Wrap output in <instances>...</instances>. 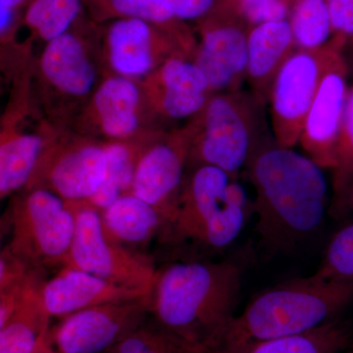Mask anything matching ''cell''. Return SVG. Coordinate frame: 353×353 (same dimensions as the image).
I'll return each instance as SVG.
<instances>
[{"label":"cell","instance_id":"obj_13","mask_svg":"<svg viewBox=\"0 0 353 353\" xmlns=\"http://www.w3.org/2000/svg\"><path fill=\"white\" fill-rule=\"evenodd\" d=\"M190 148V134L185 132L146 150L137 165L131 194L152 204L167 218L185 180Z\"/></svg>","mask_w":353,"mask_h":353},{"label":"cell","instance_id":"obj_28","mask_svg":"<svg viewBox=\"0 0 353 353\" xmlns=\"http://www.w3.org/2000/svg\"><path fill=\"white\" fill-rule=\"evenodd\" d=\"M106 353H199L148 316L141 326Z\"/></svg>","mask_w":353,"mask_h":353},{"label":"cell","instance_id":"obj_39","mask_svg":"<svg viewBox=\"0 0 353 353\" xmlns=\"http://www.w3.org/2000/svg\"><path fill=\"white\" fill-rule=\"evenodd\" d=\"M352 46V48H353V44H352V46Z\"/></svg>","mask_w":353,"mask_h":353},{"label":"cell","instance_id":"obj_11","mask_svg":"<svg viewBox=\"0 0 353 353\" xmlns=\"http://www.w3.org/2000/svg\"><path fill=\"white\" fill-rule=\"evenodd\" d=\"M327 46L328 55L321 82L304 122L299 143L306 157L320 168L333 170L350 90V65L345 51L330 41Z\"/></svg>","mask_w":353,"mask_h":353},{"label":"cell","instance_id":"obj_29","mask_svg":"<svg viewBox=\"0 0 353 353\" xmlns=\"http://www.w3.org/2000/svg\"><path fill=\"white\" fill-rule=\"evenodd\" d=\"M315 274L327 280L353 282V219L330 239Z\"/></svg>","mask_w":353,"mask_h":353},{"label":"cell","instance_id":"obj_10","mask_svg":"<svg viewBox=\"0 0 353 353\" xmlns=\"http://www.w3.org/2000/svg\"><path fill=\"white\" fill-rule=\"evenodd\" d=\"M327 55V43L319 50L296 48L278 72L268 102L273 137L279 145L292 148L299 143L321 82Z\"/></svg>","mask_w":353,"mask_h":353},{"label":"cell","instance_id":"obj_17","mask_svg":"<svg viewBox=\"0 0 353 353\" xmlns=\"http://www.w3.org/2000/svg\"><path fill=\"white\" fill-rule=\"evenodd\" d=\"M46 274L34 269L12 314L0 327V353H32L48 336L51 315L43 296Z\"/></svg>","mask_w":353,"mask_h":353},{"label":"cell","instance_id":"obj_33","mask_svg":"<svg viewBox=\"0 0 353 353\" xmlns=\"http://www.w3.org/2000/svg\"><path fill=\"white\" fill-rule=\"evenodd\" d=\"M32 269L4 246L0 253V290L22 282Z\"/></svg>","mask_w":353,"mask_h":353},{"label":"cell","instance_id":"obj_16","mask_svg":"<svg viewBox=\"0 0 353 353\" xmlns=\"http://www.w3.org/2000/svg\"><path fill=\"white\" fill-rule=\"evenodd\" d=\"M174 43L175 39L159 28L132 18H119L108 30L111 64L124 76L145 75L154 63L153 51Z\"/></svg>","mask_w":353,"mask_h":353},{"label":"cell","instance_id":"obj_12","mask_svg":"<svg viewBox=\"0 0 353 353\" xmlns=\"http://www.w3.org/2000/svg\"><path fill=\"white\" fill-rule=\"evenodd\" d=\"M105 148L77 145L41 155L26 187L43 188L69 202L88 201L106 175Z\"/></svg>","mask_w":353,"mask_h":353},{"label":"cell","instance_id":"obj_24","mask_svg":"<svg viewBox=\"0 0 353 353\" xmlns=\"http://www.w3.org/2000/svg\"><path fill=\"white\" fill-rule=\"evenodd\" d=\"M43 148V139L37 134H20L2 141L0 146L1 199L28 185L41 159Z\"/></svg>","mask_w":353,"mask_h":353},{"label":"cell","instance_id":"obj_9","mask_svg":"<svg viewBox=\"0 0 353 353\" xmlns=\"http://www.w3.org/2000/svg\"><path fill=\"white\" fill-rule=\"evenodd\" d=\"M150 315V294L104 303L60 318L46 340L58 353H106Z\"/></svg>","mask_w":353,"mask_h":353},{"label":"cell","instance_id":"obj_36","mask_svg":"<svg viewBox=\"0 0 353 353\" xmlns=\"http://www.w3.org/2000/svg\"><path fill=\"white\" fill-rule=\"evenodd\" d=\"M1 9V34H6L11 27H12L16 17V9L8 8V7L0 6Z\"/></svg>","mask_w":353,"mask_h":353},{"label":"cell","instance_id":"obj_4","mask_svg":"<svg viewBox=\"0 0 353 353\" xmlns=\"http://www.w3.org/2000/svg\"><path fill=\"white\" fill-rule=\"evenodd\" d=\"M214 166H194L183 180L158 241L194 246L202 252L226 250L254 214V205L238 181Z\"/></svg>","mask_w":353,"mask_h":353},{"label":"cell","instance_id":"obj_20","mask_svg":"<svg viewBox=\"0 0 353 353\" xmlns=\"http://www.w3.org/2000/svg\"><path fill=\"white\" fill-rule=\"evenodd\" d=\"M69 30L48 41L41 57V70L46 79L64 94L83 95L92 90L95 72L82 39Z\"/></svg>","mask_w":353,"mask_h":353},{"label":"cell","instance_id":"obj_14","mask_svg":"<svg viewBox=\"0 0 353 353\" xmlns=\"http://www.w3.org/2000/svg\"><path fill=\"white\" fill-rule=\"evenodd\" d=\"M43 296L51 317L63 318L101 304L146 296L79 269L63 267L46 280Z\"/></svg>","mask_w":353,"mask_h":353},{"label":"cell","instance_id":"obj_2","mask_svg":"<svg viewBox=\"0 0 353 353\" xmlns=\"http://www.w3.org/2000/svg\"><path fill=\"white\" fill-rule=\"evenodd\" d=\"M231 261L185 260L158 267L150 316L199 353H220L243 284Z\"/></svg>","mask_w":353,"mask_h":353},{"label":"cell","instance_id":"obj_22","mask_svg":"<svg viewBox=\"0 0 353 353\" xmlns=\"http://www.w3.org/2000/svg\"><path fill=\"white\" fill-rule=\"evenodd\" d=\"M139 101L138 88L129 79L111 78L102 83L94 102L102 129L108 136L127 138L136 131Z\"/></svg>","mask_w":353,"mask_h":353},{"label":"cell","instance_id":"obj_27","mask_svg":"<svg viewBox=\"0 0 353 353\" xmlns=\"http://www.w3.org/2000/svg\"><path fill=\"white\" fill-rule=\"evenodd\" d=\"M83 0H31L25 23L37 34L50 41L68 31L80 16Z\"/></svg>","mask_w":353,"mask_h":353},{"label":"cell","instance_id":"obj_25","mask_svg":"<svg viewBox=\"0 0 353 353\" xmlns=\"http://www.w3.org/2000/svg\"><path fill=\"white\" fill-rule=\"evenodd\" d=\"M288 20L299 50H319L331 39L327 0H292Z\"/></svg>","mask_w":353,"mask_h":353},{"label":"cell","instance_id":"obj_7","mask_svg":"<svg viewBox=\"0 0 353 353\" xmlns=\"http://www.w3.org/2000/svg\"><path fill=\"white\" fill-rule=\"evenodd\" d=\"M76 230L64 267L79 269L141 294L154 284L158 267L152 257L116 243L102 227L101 210L88 202H72Z\"/></svg>","mask_w":353,"mask_h":353},{"label":"cell","instance_id":"obj_38","mask_svg":"<svg viewBox=\"0 0 353 353\" xmlns=\"http://www.w3.org/2000/svg\"><path fill=\"white\" fill-rule=\"evenodd\" d=\"M32 353H58L48 343V340H43Z\"/></svg>","mask_w":353,"mask_h":353},{"label":"cell","instance_id":"obj_37","mask_svg":"<svg viewBox=\"0 0 353 353\" xmlns=\"http://www.w3.org/2000/svg\"><path fill=\"white\" fill-rule=\"evenodd\" d=\"M31 0H0V6L8 7V8L18 9L20 7L29 4Z\"/></svg>","mask_w":353,"mask_h":353},{"label":"cell","instance_id":"obj_32","mask_svg":"<svg viewBox=\"0 0 353 353\" xmlns=\"http://www.w3.org/2000/svg\"><path fill=\"white\" fill-rule=\"evenodd\" d=\"M331 21L330 41L345 51L353 44V0H327Z\"/></svg>","mask_w":353,"mask_h":353},{"label":"cell","instance_id":"obj_23","mask_svg":"<svg viewBox=\"0 0 353 353\" xmlns=\"http://www.w3.org/2000/svg\"><path fill=\"white\" fill-rule=\"evenodd\" d=\"M352 345V330L340 318L308 333L255 343L241 353H341Z\"/></svg>","mask_w":353,"mask_h":353},{"label":"cell","instance_id":"obj_8","mask_svg":"<svg viewBox=\"0 0 353 353\" xmlns=\"http://www.w3.org/2000/svg\"><path fill=\"white\" fill-rule=\"evenodd\" d=\"M199 24L201 41L192 61L208 79L213 92L240 90L246 81L252 27L233 0H219Z\"/></svg>","mask_w":353,"mask_h":353},{"label":"cell","instance_id":"obj_21","mask_svg":"<svg viewBox=\"0 0 353 353\" xmlns=\"http://www.w3.org/2000/svg\"><path fill=\"white\" fill-rule=\"evenodd\" d=\"M90 2L97 18H132L150 23L167 32L185 50H196L192 34L183 21L172 12L165 0H83Z\"/></svg>","mask_w":353,"mask_h":353},{"label":"cell","instance_id":"obj_31","mask_svg":"<svg viewBox=\"0 0 353 353\" xmlns=\"http://www.w3.org/2000/svg\"><path fill=\"white\" fill-rule=\"evenodd\" d=\"M250 27L281 19H288L290 0H233Z\"/></svg>","mask_w":353,"mask_h":353},{"label":"cell","instance_id":"obj_30","mask_svg":"<svg viewBox=\"0 0 353 353\" xmlns=\"http://www.w3.org/2000/svg\"><path fill=\"white\" fill-rule=\"evenodd\" d=\"M333 196L340 194L353 176V83L348 90L347 106L336 148L333 170Z\"/></svg>","mask_w":353,"mask_h":353},{"label":"cell","instance_id":"obj_1","mask_svg":"<svg viewBox=\"0 0 353 353\" xmlns=\"http://www.w3.org/2000/svg\"><path fill=\"white\" fill-rule=\"evenodd\" d=\"M322 170L274 137L253 154L245 171L254 190L255 230L265 252H287L317 233L331 204Z\"/></svg>","mask_w":353,"mask_h":353},{"label":"cell","instance_id":"obj_35","mask_svg":"<svg viewBox=\"0 0 353 353\" xmlns=\"http://www.w3.org/2000/svg\"><path fill=\"white\" fill-rule=\"evenodd\" d=\"M329 214L334 219H353V176L340 194L332 197Z\"/></svg>","mask_w":353,"mask_h":353},{"label":"cell","instance_id":"obj_5","mask_svg":"<svg viewBox=\"0 0 353 353\" xmlns=\"http://www.w3.org/2000/svg\"><path fill=\"white\" fill-rule=\"evenodd\" d=\"M265 104L252 90L212 94L188 131V165H209L240 176L259 146L271 138L265 124Z\"/></svg>","mask_w":353,"mask_h":353},{"label":"cell","instance_id":"obj_26","mask_svg":"<svg viewBox=\"0 0 353 353\" xmlns=\"http://www.w3.org/2000/svg\"><path fill=\"white\" fill-rule=\"evenodd\" d=\"M106 175L103 183L88 204L103 210L123 194H131L134 172L139 157L132 152L129 146L122 143H112L105 146Z\"/></svg>","mask_w":353,"mask_h":353},{"label":"cell","instance_id":"obj_34","mask_svg":"<svg viewBox=\"0 0 353 353\" xmlns=\"http://www.w3.org/2000/svg\"><path fill=\"white\" fill-rule=\"evenodd\" d=\"M218 1L219 0H165L172 12L183 22L190 20L199 22L203 19L212 11Z\"/></svg>","mask_w":353,"mask_h":353},{"label":"cell","instance_id":"obj_18","mask_svg":"<svg viewBox=\"0 0 353 353\" xmlns=\"http://www.w3.org/2000/svg\"><path fill=\"white\" fill-rule=\"evenodd\" d=\"M159 85L162 111L173 119L196 116L213 94L208 79L197 65L178 55L162 65Z\"/></svg>","mask_w":353,"mask_h":353},{"label":"cell","instance_id":"obj_19","mask_svg":"<svg viewBox=\"0 0 353 353\" xmlns=\"http://www.w3.org/2000/svg\"><path fill=\"white\" fill-rule=\"evenodd\" d=\"M101 216L109 238L137 252L158 240L166 219L161 210L132 194L121 196Z\"/></svg>","mask_w":353,"mask_h":353},{"label":"cell","instance_id":"obj_6","mask_svg":"<svg viewBox=\"0 0 353 353\" xmlns=\"http://www.w3.org/2000/svg\"><path fill=\"white\" fill-rule=\"evenodd\" d=\"M7 248L31 268H63L76 230L72 202L43 188L29 189L14 204L8 219Z\"/></svg>","mask_w":353,"mask_h":353},{"label":"cell","instance_id":"obj_15","mask_svg":"<svg viewBox=\"0 0 353 353\" xmlns=\"http://www.w3.org/2000/svg\"><path fill=\"white\" fill-rule=\"evenodd\" d=\"M296 50L289 20L268 21L248 34L246 81L253 94L268 102L274 80L285 60Z\"/></svg>","mask_w":353,"mask_h":353},{"label":"cell","instance_id":"obj_3","mask_svg":"<svg viewBox=\"0 0 353 353\" xmlns=\"http://www.w3.org/2000/svg\"><path fill=\"white\" fill-rule=\"evenodd\" d=\"M353 303V282L313 274L265 290L234 316L220 353H241L261 341L308 333Z\"/></svg>","mask_w":353,"mask_h":353}]
</instances>
